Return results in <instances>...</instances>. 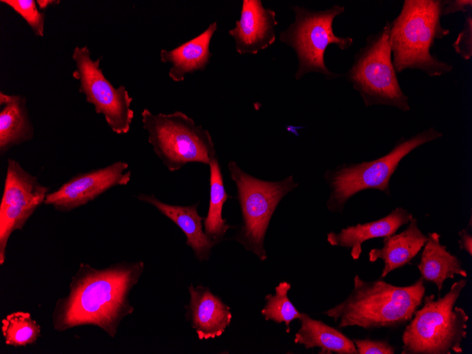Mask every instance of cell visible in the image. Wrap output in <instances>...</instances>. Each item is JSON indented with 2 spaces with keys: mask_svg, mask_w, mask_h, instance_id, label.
Listing matches in <instances>:
<instances>
[{
  "mask_svg": "<svg viewBox=\"0 0 472 354\" xmlns=\"http://www.w3.org/2000/svg\"><path fill=\"white\" fill-rule=\"evenodd\" d=\"M144 269L141 261H121L103 269L81 263L71 277L68 293L55 303L54 329L63 332L91 325L114 338L121 321L134 310L129 295Z\"/></svg>",
  "mask_w": 472,
  "mask_h": 354,
  "instance_id": "1",
  "label": "cell"
},
{
  "mask_svg": "<svg viewBox=\"0 0 472 354\" xmlns=\"http://www.w3.org/2000/svg\"><path fill=\"white\" fill-rule=\"evenodd\" d=\"M353 283L343 301L323 312L338 329H397L412 319L425 293L421 277L411 285L396 286L382 279L367 281L356 274Z\"/></svg>",
  "mask_w": 472,
  "mask_h": 354,
  "instance_id": "2",
  "label": "cell"
},
{
  "mask_svg": "<svg viewBox=\"0 0 472 354\" xmlns=\"http://www.w3.org/2000/svg\"><path fill=\"white\" fill-rule=\"evenodd\" d=\"M442 0H404L391 23L389 40L396 73L419 70L430 77L449 73L454 66L430 49L450 33L441 23Z\"/></svg>",
  "mask_w": 472,
  "mask_h": 354,
  "instance_id": "3",
  "label": "cell"
},
{
  "mask_svg": "<svg viewBox=\"0 0 472 354\" xmlns=\"http://www.w3.org/2000/svg\"><path fill=\"white\" fill-rule=\"evenodd\" d=\"M467 281L453 283L443 296L424 295L402 334L401 354H451L463 352L467 337L468 315L455 306Z\"/></svg>",
  "mask_w": 472,
  "mask_h": 354,
  "instance_id": "4",
  "label": "cell"
},
{
  "mask_svg": "<svg viewBox=\"0 0 472 354\" xmlns=\"http://www.w3.org/2000/svg\"><path fill=\"white\" fill-rule=\"evenodd\" d=\"M391 23L387 20L353 57L343 76L361 96L366 107L386 105L403 112L411 110L408 97L402 90L392 63L389 40Z\"/></svg>",
  "mask_w": 472,
  "mask_h": 354,
  "instance_id": "5",
  "label": "cell"
},
{
  "mask_svg": "<svg viewBox=\"0 0 472 354\" xmlns=\"http://www.w3.org/2000/svg\"><path fill=\"white\" fill-rule=\"evenodd\" d=\"M442 136L441 131L430 127L408 138H400L381 158L360 163L343 164L326 171L324 178L331 190L327 208L331 212L341 213L350 197L365 189H378L389 195L390 179L401 160L418 147Z\"/></svg>",
  "mask_w": 472,
  "mask_h": 354,
  "instance_id": "6",
  "label": "cell"
},
{
  "mask_svg": "<svg viewBox=\"0 0 472 354\" xmlns=\"http://www.w3.org/2000/svg\"><path fill=\"white\" fill-rule=\"evenodd\" d=\"M228 167L235 182L242 213V225L233 239L261 261L266 259V231L278 203L298 186L293 177L271 182L258 179L242 170L234 161Z\"/></svg>",
  "mask_w": 472,
  "mask_h": 354,
  "instance_id": "7",
  "label": "cell"
},
{
  "mask_svg": "<svg viewBox=\"0 0 472 354\" xmlns=\"http://www.w3.org/2000/svg\"><path fill=\"white\" fill-rule=\"evenodd\" d=\"M141 119L153 151L170 172L189 163L209 165L216 155L209 131L180 111L153 114L144 109Z\"/></svg>",
  "mask_w": 472,
  "mask_h": 354,
  "instance_id": "8",
  "label": "cell"
},
{
  "mask_svg": "<svg viewBox=\"0 0 472 354\" xmlns=\"http://www.w3.org/2000/svg\"><path fill=\"white\" fill-rule=\"evenodd\" d=\"M295 20L280 33L279 40L296 53L297 68L295 74L299 80L308 73H319L330 81L343 76L330 71L324 61V53L331 44L341 50L348 49L353 40L337 36L334 33L333 22L345 11V7L335 4L331 7L314 11L300 6L292 7Z\"/></svg>",
  "mask_w": 472,
  "mask_h": 354,
  "instance_id": "9",
  "label": "cell"
},
{
  "mask_svg": "<svg viewBox=\"0 0 472 354\" xmlns=\"http://www.w3.org/2000/svg\"><path fill=\"white\" fill-rule=\"evenodd\" d=\"M76 69L72 76L79 81L78 91L102 114L110 129L117 134L129 132L134 112L131 109L133 98L124 85L114 87L100 67L102 57L93 60L86 47H76L72 53Z\"/></svg>",
  "mask_w": 472,
  "mask_h": 354,
  "instance_id": "10",
  "label": "cell"
},
{
  "mask_svg": "<svg viewBox=\"0 0 472 354\" xmlns=\"http://www.w3.org/2000/svg\"><path fill=\"white\" fill-rule=\"evenodd\" d=\"M49 187L26 171L18 161L8 158L0 203V265L6 260L11 234L22 230L37 208L44 203Z\"/></svg>",
  "mask_w": 472,
  "mask_h": 354,
  "instance_id": "11",
  "label": "cell"
},
{
  "mask_svg": "<svg viewBox=\"0 0 472 354\" xmlns=\"http://www.w3.org/2000/svg\"><path fill=\"white\" fill-rule=\"evenodd\" d=\"M128 167V163L117 161L104 167L77 173L57 189L49 192L44 204L59 212L73 211L114 187L126 185L131 175V171L125 172Z\"/></svg>",
  "mask_w": 472,
  "mask_h": 354,
  "instance_id": "12",
  "label": "cell"
},
{
  "mask_svg": "<svg viewBox=\"0 0 472 354\" xmlns=\"http://www.w3.org/2000/svg\"><path fill=\"white\" fill-rule=\"evenodd\" d=\"M277 25L276 12L264 7L261 0H243L240 18L228 33L237 53L256 54L275 42Z\"/></svg>",
  "mask_w": 472,
  "mask_h": 354,
  "instance_id": "13",
  "label": "cell"
},
{
  "mask_svg": "<svg viewBox=\"0 0 472 354\" xmlns=\"http://www.w3.org/2000/svg\"><path fill=\"white\" fill-rule=\"evenodd\" d=\"M190 300L185 305L186 318L200 340L220 336L230 325V307L209 288L188 287Z\"/></svg>",
  "mask_w": 472,
  "mask_h": 354,
  "instance_id": "14",
  "label": "cell"
},
{
  "mask_svg": "<svg viewBox=\"0 0 472 354\" xmlns=\"http://www.w3.org/2000/svg\"><path fill=\"white\" fill-rule=\"evenodd\" d=\"M136 197L156 208L183 231L187 238L186 244L192 249L196 259L200 262L209 259L212 248L218 243L205 235L202 228V220L205 217L199 215L198 203L177 206L165 203L154 194H139Z\"/></svg>",
  "mask_w": 472,
  "mask_h": 354,
  "instance_id": "15",
  "label": "cell"
},
{
  "mask_svg": "<svg viewBox=\"0 0 472 354\" xmlns=\"http://www.w3.org/2000/svg\"><path fill=\"white\" fill-rule=\"evenodd\" d=\"M412 218L413 215L408 211L397 207L380 219L348 226L339 232H330L326 235V240L331 246L351 248L350 256L357 260L360 256L362 244L365 241L393 235Z\"/></svg>",
  "mask_w": 472,
  "mask_h": 354,
  "instance_id": "16",
  "label": "cell"
},
{
  "mask_svg": "<svg viewBox=\"0 0 472 354\" xmlns=\"http://www.w3.org/2000/svg\"><path fill=\"white\" fill-rule=\"evenodd\" d=\"M427 240V236L418 228L417 219L413 217L408 227L401 232L384 237L382 248L371 249L369 261L383 260L384 265L381 278H384L394 270L410 264L424 247Z\"/></svg>",
  "mask_w": 472,
  "mask_h": 354,
  "instance_id": "17",
  "label": "cell"
},
{
  "mask_svg": "<svg viewBox=\"0 0 472 354\" xmlns=\"http://www.w3.org/2000/svg\"><path fill=\"white\" fill-rule=\"evenodd\" d=\"M217 30V23L209 25L201 34L172 50L162 49L160 59L171 64L169 76L175 82L183 81L187 73L203 71L209 64L210 43Z\"/></svg>",
  "mask_w": 472,
  "mask_h": 354,
  "instance_id": "18",
  "label": "cell"
},
{
  "mask_svg": "<svg viewBox=\"0 0 472 354\" xmlns=\"http://www.w3.org/2000/svg\"><path fill=\"white\" fill-rule=\"evenodd\" d=\"M34 129L26 105L20 95L0 92V155L12 147L31 140Z\"/></svg>",
  "mask_w": 472,
  "mask_h": 354,
  "instance_id": "19",
  "label": "cell"
},
{
  "mask_svg": "<svg viewBox=\"0 0 472 354\" xmlns=\"http://www.w3.org/2000/svg\"><path fill=\"white\" fill-rule=\"evenodd\" d=\"M440 237L435 232L427 234L420 263L417 265L424 281L436 285L439 296L447 279L454 278L456 275L467 277L461 261L447 249L446 245L441 244Z\"/></svg>",
  "mask_w": 472,
  "mask_h": 354,
  "instance_id": "20",
  "label": "cell"
},
{
  "mask_svg": "<svg viewBox=\"0 0 472 354\" xmlns=\"http://www.w3.org/2000/svg\"><path fill=\"white\" fill-rule=\"evenodd\" d=\"M298 319L301 325L295 335V343L306 349L318 348L321 354H358L353 340L338 329L303 312Z\"/></svg>",
  "mask_w": 472,
  "mask_h": 354,
  "instance_id": "21",
  "label": "cell"
},
{
  "mask_svg": "<svg viewBox=\"0 0 472 354\" xmlns=\"http://www.w3.org/2000/svg\"><path fill=\"white\" fill-rule=\"evenodd\" d=\"M210 167V201L208 214L203 221L204 233L211 240L220 242L226 232L233 227L222 218L223 204L231 196L226 193L218 156L212 158Z\"/></svg>",
  "mask_w": 472,
  "mask_h": 354,
  "instance_id": "22",
  "label": "cell"
},
{
  "mask_svg": "<svg viewBox=\"0 0 472 354\" xmlns=\"http://www.w3.org/2000/svg\"><path fill=\"white\" fill-rule=\"evenodd\" d=\"M1 329L6 345L16 348L33 344L41 335L40 324L28 312L8 314L1 320Z\"/></svg>",
  "mask_w": 472,
  "mask_h": 354,
  "instance_id": "23",
  "label": "cell"
},
{
  "mask_svg": "<svg viewBox=\"0 0 472 354\" xmlns=\"http://www.w3.org/2000/svg\"><path fill=\"white\" fill-rule=\"evenodd\" d=\"M290 288V283L281 282L276 287L274 295H266V305L261 310V315L266 321L271 320L277 324L284 322L287 333L290 332L291 321L298 319L301 314L288 298V293Z\"/></svg>",
  "mask_w": 472,
  "mask_h": 354,
  "instance_id": "24",
  "label": "cell"
},
{
  "mask_svg": "<svg viewBox=\"0 0 472 354\" xmlns=\"http://www.w3.org/2000/svg\"><path fill=\"white\" fill-rule=\"evenodd\" d=\"M19 14L36 36L44 35L45 15L41 13L34 0H1Z\"/></svg>",
  "mask_w": 472,
  "mask_h": 354,
  "instance_id": "25",
  "label": "cell"
},
{
  "mask_svg": "<svg viewBox=\"0 0 472 354\" xmlns=\"http://www.w3.org/2000/svg\"><path fill=\"white\" fill-rule=\"evenodd\" d=\"M455 52L466 61L472 57V11L465 13L461 30L452 44Z\"/></svg>",
  "mask_w": 472,
  "mask_h": 354,
  "instance_id": "26",
  "label": "cell"
},
{
  "mask_svg": "<svg viewBox=\"0 0 472 354\" xmlns=\"http://www.w3.org/2000/svg\"><path fill=\"white\" fill-rule=\"evenodd\" d=\"M358 354H394L395 347L386 340L352 339Z\"/></svg>",
  "mask_w": 472,
  "mask_h": 354,
  "instance_id": "27",
  "label": "cell"
},
{
  "mask_svg": "<svg viewBox=\"0 0 472 354\" xmlns=\"http://www.w3.org/2000/svg\"><path fill=\"white\" fill-rule=\"evenodd\" d=\"M470 11H472L471 0H442V17L459 12L467 13Z\"/></svg>",
  "mask_w": 472,
  "mask_h": 354,
  "instance_id": "28",
  "label": "cell"
},
{
  "mask_svg": "<svg viewBox=\"0 0 472 354\" xmlns=\"http://www.w3.org/2000/svg\"><path fill=\"white\" fill-rule=\"evenodd\" d=\"M459 245L460 250H464L469 254L470 256L472 254V236L466 229H463L459 232Z\"/></svg>",
  "mask_w": 472,
  "mask_h": 354,
  "instance_id": "29",
  "label": "cell"
},
{
  "mask_svg": "<svg viewBox=\"0 0 472 354\" xmlns=\"http://www.w3.org/2000/svg\"><path fill=\"white\" fill-rule=\"evenodd\" d=\"M37 4L38 5L39 8L41 10H45L49 6L51 5H54L57 4L59 3V1H55V0H37L36 1Z\"/></svg>",
  "mask_w": 472,
  "mask_h": 354,
  "instance_id": "30",
  "label": "cell"
}]
</instances>
